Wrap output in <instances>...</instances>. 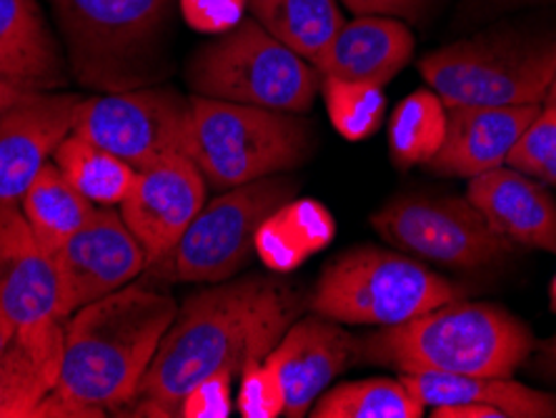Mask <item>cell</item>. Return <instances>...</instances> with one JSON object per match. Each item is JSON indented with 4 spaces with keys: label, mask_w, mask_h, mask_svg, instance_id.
<instances>
[{
    "label": "cell",
    "mask_w": 556,
    "mask_h": 418,
    "mask_svg": "<svg viewBox=\"0 0 556 418\" xmlns=\"http://www.w3.org/2000/svg\"><path fill=\"white\" fill-rule=\"evenodd\" d=\"M71 134L88 138L138 170L163 155H188L191 98L166 86L80 98Z\"/></svg>",
    "instance_id": "obj_11"
},
{
    "label": "cell",
    "mask_w": 556,
    "mask_h": 418,
    "mask_svg": "<svg viewBox=\"0 0 556 418\" xmlns=\"http://www.w3.org/2000/svg\"><path fill=\"white\" fill-rule=\"evenodd\" d=\"M53 163L96 206H121L138 174L124 159L76 134L59 143Z\"/></svg>",
    "instance_id": "obj_25"
},
{
    "label": "cell",
    "mask_w": 556,
    "mask_h": 418,
    "mask_svg": "<svg viewBox=\"0 0 556 418\" xmlns=\"http://www.w3.org/2000/svg\"><path fill=\"white\" fill-rule=\"evenodd\" d=\"M414 55V33L391 15H356L333 36L318 61L321 76L387 86Z\"/></svg>",
    "instance_id": "obj_19"
},
{
    "label": "cell",
    "mask_w": 556,
    "mask_h": 418,
    "mask_svg": "<svg viewBox=\"0 0 556 418\" xmlns=\"http://www.w3.org/2000/svg\"><path fill=\"white\" fill-rule=\"evenodd\" d=\"M356 15H391V18H414L424 11L427 0H341Z\"/></svg>",
    "instance_id": "obj_34"
},
{
    "label": "cell",
    "mask_w": 556,
    "mask_h": 418,
    "mask_svg": "<svg viewBox=\"0 0 556 418\" xmlns=\"http://www.w3.org/2000/svg\"><path fill=\"white\" fill-rule=\"evenodd\" d=\"M65 59L96 93L153 86L166 71L176 0H48Z\"/></svg>",
    "instance_id": "obj_4"
},
{
    "label": "cell",
    "mask_w": 556,
    "mask_h": 418,
    "mask_svg": "<svg viewBox=\"0 0 556 418\" xmlns=\"http://www.w3.org/2000/svg\"><path fill=\"white\" fill-rule=\"evenodd\" d=\"M293 195L296 180L281 174L228 188L203 206L174 249L146 270L166 283L228 281L256 256L258 226Z\"/></svg>",
    "instance_id": "obj_9"
},
{
    "label": "cell",
    "mask_w": 556,
    "mask_h": 418,
    "mask_svg": "<svg viewBox=\"0 0 556 418\" xmlns=\"http://www.w3.org/2000/svg\"><path fill=\"white\" fill-rule=\"evenodd\" d=\"M531 351L534 335L521 318L459 299L356 341V358L402 373L511 376Z\"/></svg>",
    "instance_id": "obj_3"
},
{
    "label": "cell",
    "mask_w": 556,
    "mask_h": 418,
    "mask_svg": "<svg viewBox=\"0 0 556 418\" xmlns=\"http://www.w3.org/2000/svg\"><path fill=\"white\" fill-rule=\"evenodd\" d=\"M546 105H554L556 103V78H554V84H552V88H549V93H546V101H544Z\"/></svg>",
    "instance_id": "obj_39"
},
{
    "label": "cell",
    "mask_w": 556,
    "mask_h": 418,
    "mask_svg": "<svg viewBox=\"0 0 556 418\" xmlns=\"http://www.w3.org/2000/svg\"><path fill=\"white\" fill-rule=\"evenodd\" d=\"M0 78L33 90H59L68 84L65 48L38 0H0Z\"/></svg>",
    "instance_id": "obj_20"
},
{
    "label": "cell",
    "mask_w": 556,
    "mask_h": 418,
    "mask_svg": "<svg viewBox=\"0 0 556 418\" xmlns=\"http://www.w3.org/2000/svg\"><path fill=\"white\" fill-rule=\"evenodd\" d=\"M314 153V128L301 113L191 96L188 155L216 191L289 174Z\"/></svg>",
    "instance_id": "obj_6"
},
{
    "label": "cell",
    "mask_w": 556,
    "mask_h": 418,
    "mask_svg": "<svg viewBox=\"0 0 556 418\" xmlns=\"http://www.w3.org/2000/svg\"><path fill=\"white\" fill-rule=\"evenodd\" d=\"M542 105H452L446 138L429 168L439 176L473 178L504 166Z\"/></svg>",
    "instance_id": "obj_17"
},
{
    "label": "cell",
    "mask_w": 556,
    "mask_h": 418,
    "mask_svg": "<svg viewBox=\"0 0 556 418\" xmlns=\"http://www.w3.org/2000/svg\"><path fill=\"white\" fill-rule=\"evenodd\" d=\"M321 93L331 126L346 141H366L379 130L387 111L381 86L321 76Z\"/></svg>",
    "instance_id": "obj_29"
},
{
    "label": "cell",
    "mask_w": 556,
    "mask_h": 418,
    "mask_svg": "<svg viewBox=\"0 0 556 418\" xmlns=\"http://www.w3.org/2000/svg\"><path fill=\"white\" fill-rule=\"evenodd\" d=\"M176 314L174 296L149 286H124L71 314L59 387L30 418H103L126 408Z\"/></svg>",
    "instance_id": "obj_2"
},
{
    "label": "cell",
    "mask_w": 556,
    "mask_h": 418,
    "mask_svg": "<svg viewBox=\"0 0 556 418\" xmlns=\"http://www.w3.org/2000/svg\"><path fill=\"white\" fill-rule=\"evenodd\" d=\"M80 96L36 90L0 116V201L18 203L73 128Z\"/></svg>",
    "instance_id": "obj_15"
},
{
    "label": "cell",
    "mask_w": 556,
    "mask_h": 418,
    "mask_svg": "<svg viewBox=\"0 0 556 418\" xmlns=\"http://www.w3.org/2000/svg\"><path fill=\"white\" fill-rule=\"evenodd\" d=\"M402 379L427 408L477 404L496 408L504 418H556L554 393L525 387L511 376L404 373Z\"/></svg>",
    "instance_id": "obj_21"
},
{
    "label": "cell",
    "mask_w": 556,
    "mask_h": 418,
    "mask_svg": "<svg viewBox=\"0 0 556 418\" xmlns=\"http://www.w3.org/2000/svg\"><path fill=\"white\" fill-rule=\"evenodd\" d=\"M51 258L59 270L65 318L88 303L124 289L149 268L143 245L113 206L96 208L91 220Z\"/></svg>",
    "instance_id": "obj_13"
},
{
    "label": "cell",
    "mask_w": 556,
    "mask_h": 418,
    "mask_svg": "<svg viewBox=\"0 0 556 418\" xmlns=\"http://www.w3.org/2000/svg\"><path fill=\"white\" fill-rule=\"evenodd\" d=\"M236 376L220 371L195 383L181 401V418H228L233 411L231 383Z\"/></svg>",
    "instance_id": "obj_33"
},
{
    "label": "cell",
    "mask_w": 556,
    "mask_h": 418,
    "mask_svg": "<svg viewBox=\"0 0 556 418\" xmlns=\"http://www.w3.org/2000/svg\"><path fill=\"white\" fill-rule=\"evenodd\" d=\"M208 183L191 155L174 153L138 168L121 216L143 245L149 264L166 256L206 206Z\"/></svg>",
    "instance_id": "obj_14"
},
{
    "label": "cell",
    "mask_w": 556,
    "mask_h": 418,
    "mask_svg": "<svg viewBox=\"0 0 556 418\" xmlns=\"http://www.w3.org/2000/svg\"><path fill=\"white\" fill-rule=\"evenodd\" d=\"M63 351H38L18 339L0 351V418H30L59 387Z\"/></svg>",
    "instance_id": "obj_26"
},
{
    "label": "cell",
    "mask_w": 556,
    "mask_h": 418,
    "mask_svg": "<svg viewBox=\"0 0 556 418\" xmlns=\"http://www.w3.org/2000/svg\"><path fill=\"white\" fill-rule=\"evenodd\" d=\"M421 76L452 105H544L556 78V28H494L424 55Z\"/></svg>",
    "instance_id": "obj_5"
},
{
    "label": "cell",
    "mask_w": 556,
    "mask_h": 418,
    "mask_svg": "<svg viewBox=\"0 0 556 418\" xmlns=\"http://www.w3.org/2000/svg\"><path fill=\"white\" fill-rule=\"evenodd\" d=\"M462 296L448 278L379 245H358L326 264L311 314L351 326H396Z\"/></svg>",
    "instance_id": "obj_8"
},
{
    "label": "cell",
    "mask_w": 556,
    "mask_h": 418,
    "mask_svg": "<svg viewBox=\"0 0 556 418\" xmlns=\"http://www.w3.org/2000/svg\"><path fill=\"white\" fill-rule=\"evenodd\" d=\"M249 13L314 68L346 23L337 0H249Z\"/></svg>",
    "instance_id": "obj_24"
},
{
    "label": "cell",
    "mask_w": 556,
    "mask_h": 418,
    "mask_svg": "<svg viewBox=\"0 0 556 418\" xmlns=\"http://www.w3.org/2000/svg\"><path fill=\"white\" fill-rule=\"evenodd\" d=\"M186 80L193 96L304 116L316 101L321 73L247 15L236 28L195 48Z\"/></svg>",
    "instance_id": "obj_7"
},
{
    "label": "cell",
    "mask_w": 556,
    "mask_h": 418,
    "mask_svg": "<svg viewBox=\"0 0 556 418\" xmlns=\"http://www.w3.org/2000/svg\"><path fill=\"white\" fill-rule=\"evenodd\" d=\"M96 208V203L88 201L53 161L43 163L21 199V211L33 236L51 256L91 220Z\"/></svg>",
    "instance_id": "obj_23"
},
{
    "label": "cell",
    "mask_w": 556,
    "mask_h": 418,
    "mask_svg": "<svg viewBox=\"0 0 556 418\" xmlns=\"http://www.w3.org/2000/svg\"><path fill=\"white\" fill-rule=\"evenodd\" d=\"M0 321L33 349L63 351L59 270L13 201H0Z\"/></svg>",
    "instance_id": "obj_12"
},
{
    "label": "cell",
    "mask_w": 556,
    "mask_h": 418,
    "mask_svg": "<svg viewBox=\"0 0 556 418\" xmlns=\"http://www.w3.org/2000/svg\"><path fill=\"white\" fill-rule=\"evenodd\" d=\"M371 224L399 251L456 270L496 266L514 253V243L459 195H396L374 213Z\"/></svg>",
    "instance_id": "obj_10"
},
{
    "label": "cell",
    "mask_w": 556,
    "mask_h": 418,
    "mask_svg": "<svg viewBox=\"0 0 556 418\" xmlns=\"http://www.w3.org/2000/svg\"><path fill=\"white\" fill-rule=\"evenodd\" d=\"M549 299H552V308L556 311V274L552 278V286H549Z\"/></svg>",
    "instance_id": "obj_40"
},
{
    "label": "cell",
    "mask_w": 556,
    "mask_h": 418,
    "mask_svg": "<svg viewBox=\"0 0 556 418\" xmlns=\"http://www.w3.org/2000/svg\"><path fill=\"white\" fill-rule=\"evenodd\" d=\"M506 163L539 183L556 188V103L539 109Z\"/></svg>",
    "instance_id": "obj_30"
},
{
    "label": "cell",
    "mask_w": 556,
    "mask_h": 418,
    "mask_svg": "<svg viewBox=\"0 0 556 418\" xmlns=\"http://www.w3.org/2000/svg\"><path fill=\"white\" fill-rule=\"evenodd\" d=\"M239 414L243 418H278L286 411V393L266 360H253L241 371Z\"/></svg>",
    "instance_id": "obj_31"
},
{
    "label": "cell",
    "mask_w": 556,
    "mask_h": 418,
    "mask_svg": "<svg viewBox=\"0 0 556 418\" xmlns=\"http://www.w3.org/2000/svg\"><path fill=\"white\" fill-rule=\"evenodd\" d=\"M337 236L331 211L314 199H291L266 216L256 233V256L274 274H291Z\"/></svg>",
    "instance_id": "obj_22"
},
{
    "label": "cell",
    "mask_w": 556,
    "mask_h": 418,
    "mask_svg": "<svg viewBox=\"0 0 556 418\" xmlns=\"http://www.w3.org/2000/svg\"><path fill=\"white\" fill-rule=\"evenodd\" d=\"M466 199L504 239L556 256V201L539 180L498 166L469 178Z\"/></svg>",
    "instance_id": "obj_18"
},
{
    "label": "cell",
    "mask_w": 556,
    "mask_h": 418,
    "mask_svg": "<svg viewBox=\"0 0 556 418\" xmlns=\"http://www.w3.org/2000/svg\"><path fill=\"white\" fill-rule=\"evenodd\" d=\"M30 93H36V90L28 88V86H23V84H15V80L0 78V116L11 111L13 105H18L21 101H26Z\"/></svg>",
    "instance_id": "obj_35"
},
{
    "label": "cell",
    "mask_w": 556,
    "mask_h": 418,
    "mask_svg": "<svg viewBox=\"0 0 556 418\" xmlns=\"http://www.w3.org/2000/svg\"><path fill=\"white\" fill-rule=\"evenodd\" d=\"M527 3H539V0H471V11L486 13V11H498V8L527 5Z\"/></svg>",
    "instance_id": "obj_37"
},
{
    "label": "cell",
    "mask_w": 556,
    "mask_h": 418,
    "mask_svg": "<svg viewBox=\"0 0 556 418\" xmlns=\"http://www.w3.org/2000/svg\"><path fill=\"white\" fill-rule=\"evenodd\" d=\"M301 296L278 276L228 278L188 296L159 343L136 398L118 416H181L195 383L228 371L241 376L266 360L299 318Z\"/></svg>",
    "instance_id": "obj_1"
},
{
    "label": "cell",
    "mask_w": 556,
    "mask_h": 418,
    "mask_svg": "<svg viewBox=\"0 0 556 418\" xmlns=\"http://www.w3.org/2000/svg\"><path fill=\"white\" fill-rule=\"evenodd\" d=\"M539 368L546 379L556 381V333L539 346Z\"/></svg>",
    "instance_id": "obj_36"
},
{
    "label": "cell",
    "mask_w": 556,
    "mask_h": 418,
    "mask_svg": "<svg viewBox=\"0 0 556 418\" xmlns=\"http://www.w3.org/2000/svg\"><path fill=\"white\" fill-rule=\"evenodd\" d=\"M11 339H13L11 331H8V329H5V324L0 321V351H3V349L8 346V343H11Z\"/></svg>",
    "instance_id": "obj_38"
},
{
    "label": "cell",
    "mask_w": 556,
    "mask_h": 418,
    "mask_svg": "<svg viewBox=\"0 0 556 418\" xmlns=\"http://www.w3.org/2000/svg\"><path fill=\"white\" fill-rule=\"evenodd\" d=\"M448 111L433 90H414L391 113L389 151L399 168L429 166L446 138Z\"/></svg>",
    "instance_id": "obj_27"
},
{
    "label": "cell",
    "mask_w": 556,
    "mask_h": 418,
    "mask_svg": "<svg viewBox=\"0 0 556 418\" xmlns=\"http://www.w3.org/2000/svg\"><path fill=\"white\" fill-rule=\"evenodd\" d=\"M354 358L356 339L341 324L318 314L293 321L266 358L286 393L283 416H306L326 387L346 371Z\"/></svg>",
    "instance_id": "obj_16"
},
{
    "label": "cell",
    "mask_w": 556,
    "mask_h": 418,
    "mask_svg": "<svg viewBox=\"0 0 556 418\" xmlns=\"http://www.w3.org/2000/svg\"><path fill=\"white\" fill-rule=\"evenodd\" d=\"M427 406L404 379H364L324 391L311 406L314 418H421Z\"/></svg>",
    "instance_id": "obj_28"
},
{
    "label": "cell",
    "mask_w": 556,
    "mask_h": 418,
    "mask_svg": "<svg viewBox=\"0 0 556 418\" xmlns=\"http://www.w3.org/2000/svg\"><path fill=\"white\" fill-rule=\"evenodd\" d=\"M178 11L193 30L220 36L247 18L249 0H178Z\"/></svg>",
    "instance_id": "obj_32"
}]
</instances>
